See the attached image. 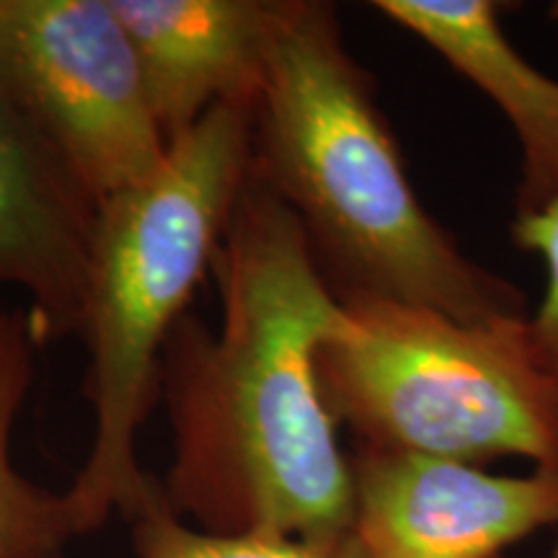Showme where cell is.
<instances>
[{
  "instance_id": "obj_1",
  "label": "cell",
  "mask_w": 558,
  "mask_h": 558,
  "mask_svg": "<svg viewBox=\"0 0 558 558\" xmlns=\"http://www.w3.org/2000/svg\"><path fill=\"white\" fill-rule=\"evenodd\" d=\"M213 269L218 329L184 316L160 357L173 432L166 505L207 533L344 541L352 458L320 393L318 352L352 318L254 163Z\"/></svg>"
},
{
  "instance_id": "obj_2",
  "label": "cell",
  "mask_w": 558,
  "mask_h": 558,
  "mask_svg": "<svg viewBox=\"0 0 558 558\" xmlns=\"http://www.w3.org/2000/svg\"><path fill=\"white\" fill-rule=\"evenodd\" d=\"M251 122L256 177L298 215L337 298L424 305L465 324L527 318L525 295L422 207L329 3L282 0Z\"/></svg>"
},
{
  "instance_id": "obj_3",
  "label": "cell",
  "mask_w": 558,
  "mask_h": 558,
  "mask_svg": "<svg viewBox=\"0 0 558 558\" xmlns=\"http://www.w3.org/2000/svg\"><path fill=\"white\" fill-rule=\"evenodd\" d=\"M254 111L220 104L169 143L148 179L99 205L83 300L90 452L65 492L81 535L111 512L135 520L160 486L140 469L137 429L171 331L213 269L254 163Z\"/></svg>"
},
{
  "instance_id": "obj_4",
  "label": "cell",
  "mask_w": 558,
  "mask_h": 558,
  "mask_svg": "<svg viewBox=\"0 0 558 558\" xmlns=\"http://www.w3.org/2000/svg\"><path fill=\"white\" fill-rule=\"evenodd\" d=\"M339 300L352 329L318 352V380L360 445L471 465L525 458L558 471V388L530 318L465 324L396 300Z\"/></svg>"
},
{
  "instance_id": "obj_5",
  "label": "cell",
  "mask_w": 558,
  "mask_h": 558,
  "mask_svg": "<svg viewBox=\"0 0 558 558\" xmlns=\"http://www.w3.org/2000/svg\"><path fill=\"white\" fill-rule=\"evenodd\" d=\"M0 83L96 205L163 163L169 140L109 0H0Z\"/></svg>"
},
{
  "instance_id": "obj_6",
  "label": "cell",
  "mask_w": 558,
  "mask_h": 558,
  "mask_svg": "<svg viewBox=\"0 0 558 558\" xmlns=\"http://www.w3.org/2000/svg\"><path fill=\"white\" fill-rule=\"evenodd\" d=\"M352 538L362 558H501L558 522V471L494 476L460 460L360 445Z\"/></svg>"
},
{
  "instance_id": "obj_7",
  "label": "cell",
  "mask_w": 558,
  "mask_h": 558,
  "mask_svg": "<svg viewBox=\"0 0 558 558\" xmlns=\"http://www.w3.org/2000/svg\"><path fill=\"white\" fill-rule=\"evenodd\" d=\"M99 205L0 83V284L29 298L34 339L81 331Z\"/></svg>"
},
{
  "instance_id": "obj_8",
  "label": "cell",
  "mask_w": 558,
  "mask_h": 558,
  "mask_svg": "<svg viewBox=\"0 0 558 558\" xmlns=\"http://www.w3.org/2000/svg\"><path fill=\"white\" fill-rule=\"evenodd\" d=\"M166 140L220 104L254 111L282 0H109Z\"/></svg>"
},
{
  "instance_id": "obj_9",
  "label": "cell",
  "mask_w": 558,
  "mask_h": 558,
  "mask_svg": "<svg viewBox=\"0 0 558 558\" xmlns=\"http://www.w3.org/2000/svg\"><path fill=\"white\" fill-rule=\"evenodd\" d=\"M403 26L484 90L512 124L522 150L518 218L558 202V81L509 45L492 0H378Z\"/></svg>"
},
{
  "instance_id": "obj_10",
  "label": "cell",
  "mask_w": 558,
  "mask_h": 558,
  "mask_svg": "<svg viewBox=\"0 0 558 558\" xmlns=\"http://www.w3.org/2000/svg\"><path fill=\"white\" fill-rule=\"evenodd\" d=\"M26 311L0 313V558H65L78 538L65 492L34 484L13 465L11 437L34 373Z\"/></svg>"
},
{
  "instance_id": "obj_11",
  "label": "cell",
  "mask_w": 558,
  "mask_h": 558,
  "mask_svg": "<svg viewBox=\"0 0 558 558\" xmlns=\"http://www.w3.org/2000/svg\"><path fill=\"white\" fill-rule=\"evenodd\" d=\"M140 558H362L352 535L344 541H303L271 533H207L173 514L163 492L132 520Z\"/></svg>"
},
{
  "instance_id": "obj_12",
  "label": "cell",
  "mask_w": 558,
  "mask_h": 558,
  "mask_svg": "<svg viewBox=\"0 0 558 558\" xmlns=\"http://www.w3.org/2000/svg\"><path fill=\"white\" fill-rule=\"evenodd\" d=\"M512 235L520 248L533 251L546 262V295L530 318V333L541 367L558 388V202L538 215L514 218Z\"/></svg>"
},
{
  "instance_id": "obj_13",
  "label": "cell",
  "mask_w": 558,
  "mask_h": 558,
  "mask_svg": "<svg viewBox=\"0 0 558 558\" xmlns=\"http://www.w3.org/2000/svg\"><path fill=\"white\" fill-rule=\"evenodd\" d=\"M550 16H554V19H558V3H554V5H550Z\"/></svg>"
},
{
  "instance_id": "obj_14",
  "label": "cell",
  "mask_w": 558,
  "mask_h": 558,
  "mask_svg": "<svg viewBox=\"0 0 558 558\" xmlns=\"http://www.w3.org/2000/svg\"><path fill=\"white\" fill-rule=\"evenodd\" d=\"M554 558H558V546H556V554H554Z\"/></svg>"
}]
</instances>
